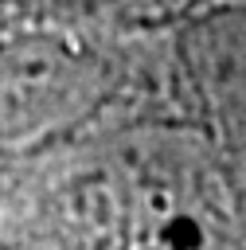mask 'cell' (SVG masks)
Segmentation results:
<instances>
[{
	"instance_id": "obj_1",
	"label": "cell",
	"mask_w": 246,
	"mask_h": 250,
	"mask_svg": "<svg viewBox=\"0 0 246 250\" xmlns=\"http://www.w3.org/2000/svg\"><path fill=\"white\" fill-rule=\"evenodd\" d=\"M102 98V66L62 27L0 35V152L27 148L86 117Z\"/></svg>"
}]
</instances>
